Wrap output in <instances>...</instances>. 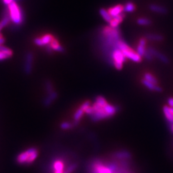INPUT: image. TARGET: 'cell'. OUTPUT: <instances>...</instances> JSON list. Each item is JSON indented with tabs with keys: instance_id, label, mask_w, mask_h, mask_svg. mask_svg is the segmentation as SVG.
<instances>
[{
	"instance_id": "cell-19",
	"label": "cell",
	"mask_w": 173,
	"mask_h": 173,
	"mask_svg": "<svg viewBox=\"0 0 173 173\" xmlns=\"http://www.w3.org/2000/svg\"><path fill=\"white\" fill-rule=\"evenodd\" d=\"M163 114H164L166 119L167 120V121L170 124H173V114L169 110V107L164 106V107H163Z\"/></svg>"
},
{
	"instance_id": "cell-12",
	"label": "cell",
	"mask_w": 173,
	"mask_h": 173,
	"mask_svg": "<svg viewBox=\"0 0 173 173\" xmlns=\"http://www.w3.org/2000/svg\"><path fill=\"white\" fill-rule=\"evenodd\" d=\"M124 17H125V15L124 14H121V15H119L117 17H113L112 21L109 23L110 26L112 28H117L119 24L123 21Z\"/></svg>"
},
{
	"instance_id": "cell-38",
	"label": "cell",
	"mask_w": 173,
	"mask_h": 173,
	"mask_svg": "<svg viewBox=\"0 0 173 173\" xmlns=\"http://www.w3.org/2000/svg\"><path fill=\"white\" fill-rule=\"evenodd\" d=\"M2 36V33H0V37Z\"/></svg>"
},
{
	"instance_id": "cell-7",
	"label": "cell",
	"mask_w": 173,
	"mask_h": 173,
	"mask_svg": "<svg viewBox=\"0 0 173 173\" xmlns=\"http://www.w3.org/2000/svg\"><path fill=\"white\" fill-rule=\"evenodd\" d=\"M33 55L32 52H29L27 53L25 59V72L26 74H30L33 69Z\"/></svg>"
},
{
	"instance_id": "cell-15",
	"label": "cell",
	"mask_w": 173,
	"mask_h": 173,
	"mask_svg": "<svg viewBox=\"0 0 173 173\" xmlns=\"http://www.w3.org/2000/svg\"><path fill=\"white\" fill-rule=\"evenodd\" d=\"M49 45L51 47L53 51H55L60 52V53H63L64 51V48L59 44V41H58L56 39H55V38L52 40V41L51 42V43Z\"/></svg>"
},
{
	"instance_id": "cell-20",
	"label": "cell",
	"mask_w": 173,
	"mask_h": 173,
	"mask_svg": "<svg viewBox=\"0 0 173 173\" xmlns=\"http://www.w3.org/2000/svg\"><path fill=\"white\" fill-rule=\"evenodd\" d=\"M99 14H100V15L101 16H102L103 17V19H104V20L108 23H110V21H112V17L110 16V14H109L108 11H107V10L105 9V8H101L99 10Z\"/></svg>"
},
{
	"instance_id": "cell-32",
	"label": "cell",
	"mask_w": 173,
	"mask_h": 173,
	"mask_svg": "<svg viewBox=\"0 0 173 173\" xmlns=\"http://www.w3.org/2000/svg\"><path fill=\"white\" fill-rule=\"evenodd\" d=\"M144 57L146 59H147V60H149V61L152 60L153 59V56L150 53V52L149 51L147 50H146V52L145 55H144Z\"/></svg>"
},
{
	"instance_id": "cell-30",
	"label": "cell",
	"mask_w": 173,
	"mask_h": 173,
	"mask_svg": "<svg viewBox=\"0 0 173 173\" xmlns=\"http://www.w3.org/2000/svg\"><path fill=\"white\" fill-rule=\"evenodd\" d=\"M90 106H91L90 102H89V101H86V102H83L82 104H81V105L80 106V108L82 110H83L85 112V110L88 108H89Z\"/></svg>"
},
{
	"instance_id": "cell-31",
	"label": "cell",
	"mask_w": 173,
	"mask_h": 173,
	"mask_svg": "<svg viewBox=\"0 0 173 173\" xmlns=\"http://www.w3.org/2000/svg\"><path fill=\"white\" fill-rule=\"evenodd\" d=\"M9 58H11L8 55L5 53L2 52V51H0V61H3L5 60H7Z\"/></svg>"
},
{
	"instance_id": "cell-26",
	"label": "cell",
	"mask_w": 173,
	"mask_h": 173,
	"mask_svg": "<svg viewBox=\"0 0 173 173\" xmlns=\"http://www.w3.org/2000/svg\"><path fill=\"white\" fill-rule=\"evenodd\" d=\"M0 51H2L11 57L13 56V51H12V50H11L10 48L5 46L3 45L0 46Z\"/></svg>"
},
{
	"instance_id": "cell-4",
	"label": "cell",
	"mask_w": 173,
	"mask_h": 173,
	"mask_svg": "<svg viewBox=\"0 0 173 173\" xmlns=\"http://www.w3.org/2000/svg\"><path fill=\"white\" fill-rule=\"evenodd\" d=\"M118 49L123 52V53L126 59L134 62H141L142 57L137 53V51H135L131 47H129L125 42L121 40L119 41L118 44Z\"/></svg>"
},
{
	"instance_id": "cell-17",
	"label": "cell",
	"mask_w": 173,
	"mask_h": 173,
	"mask_svg": "<svg viewBox=\"0 0 173 173\" xmlns=\"http://www.w3.org/2000/svg\"><path fill=\"white\" fill-rule=\"evenodd\" d=\"M54 173H64V163L61 160H56L53 164Z\"/></svg>"
},
{
	"instance_id": "cell-23",
	"label": "cell",
	"mask_w": 173,
	"mask_h": 173,
	"mask_svg": "<svg viewBox=\"0 0 173 173\" xmlns=\"http://www.w3.org/2000/svg\"><path fill=\"white\" fill-rule=\"evenodd\" d=\"M135 10V5L132 2H128L124 6V12H132Z\"/></svg>"
},
{
	"instance_id": "cell-10",
	"label": "cell",
	"mask_w": 173,
	"mask_h": 173,
	"mask_svg": "<svg viewBox=\"0 0 173 173\" xmlns=\"http://www.w3.org/2000/svg\"><path fill=\"white\" fill-rule=\"evenodd\" d=\"M146 39L145 38H142L138 42L136 51L137 53L141 57L144 56L147 50L146 49Z\"/></svg>"
},
{
	"instance_id": "cell-21",
	"label": "cell",
	"mask_w": 173,
	"mask_h": 173,
	"mask_svg": "<svg viewBox=\"0 0 173 173\" xmlns=\"http://www.w3.org/2000/svg\"><path fill=\"white\" fill-rule=\"evenodd\" d=\"M146 38L148 40L153 41H162L163 39V37L161 35L155 33H149L146 35Z\"/></svg>"
},
{
	"instance_id": "cell-22",
	"label": "cell",
	"mask_w": 173,
	"mask_h": 173,
	"mask_svg": "<svg viewBox=\"0 0 173 173\" xmlns=\"http://www.w3.org/2000/svg\"><path fill=\"white\" fill-rule=\"evenodd\" d=\"M10 21H11V19L9 17V14L7 9V12L6 14V15L4 16L2 20L0 21V32H1V30L3 28L7 26L8 25Z\"/></svg>"
},
{
	"instance_id": "cell-34",
	"label": "cell",
	"mask_w": 173,
	"mask_h": 173,
	"mask_svg": "<svg viewBox=\"0 0 173 173\" xmlns=\"http://www.w3.org/2000/svg\"><path fill=\"white\" fill-rule=\"evenodd\" d=\"M167 103L169 107H173V98H169L167 99Z\"/></svg>"
},
{
	"instance_id": "cell-28",
	"label": "cell",
	"mask_w": 173,
	"mask_h": 173,
	"mask_svg": "<svg viewBox=\"0 0 173 173\" xmlns=\"http://www.w3.org/2000/svg\"><path fill=\"white\" fill-rule=\"evenodd\" d=\"M45 86H46V89L47 94H50L54 91L53 86L52 83L50 82V81H46V83H45Z\"/></svg>"
},
{
	"instance_id": "cell-8",
	"label": "cell",
	"mask_w": 173,
	"mask_h": 173,
	"mask_svg": "<svg viewBox=\"0 0 173 173\" xmlns=\"http://www.w3.org/2000/svg\"><path fill=\"white\" fill-rule=\"evenodd\" d=\"M147 50L150 52V53L153 56V57H156L158 60H160L161 62H163V63L168 64L169 62V59H168L165 55H163L162 53L158 51L155 49V48H153L152 47H149Z\"/></svg>"
},
{
	"instance_id": "cell-14",
	"label": "cell",
	"mask_w": 173,
	"mask_h": 173,
	"mask_svg": "<svg viewBox=\"0 0 173 173\" xmlns=\"http://www.w3.org/2000/svg\"><path fill=\"white\" fill-rule=\"evenodd\" d=\"M150 9L153 12L161 14H165L167 12V10L165 7L160 5H158L155 4H151L150 6Z\"/></svg>"
},
{
	"instance_id": "cell-5",
	"label": "cell",
	"mask_w": 173,
	"mask_h": 173,
	"mask_svg": "<svg viewBox=\"0 0 173 173\" xmlns=\"http://www.w3.org/2000/svg\"><path fill=\"white\" fill-rule=\"evenodd\" d=\"M126 58L124 56L123 52L118 48L115 49L112 53L110 56V60L111 64L114 65V67L118 70L121 69L123 68V64L126 61Z\"/></svg>"
},
{
	"instance_id": "cell-11",
	"label": "cell",
	"mask_w": 173,
	"mask_h": 173,
	"mask_svg": "<svg viewBox=\"0 0 173 173\" xmlns=\"http://www.w3.org/2000/svg\"><path fill=\"white\" fill-rule=\"evenodd\" d=\"M142 84L146 86V88H147L148 89H150L151 90H154V91H156V92L158 93H160L162 91V89L160 87V86H158L156 84H154L150 81H149L145 79H143L142 80Z\"/></svg>"
},
{
	"instance_id": "cell-1",
	"label": "cell",
	"mask_w": 173,
	"mask_h": 173,
	"mask_svg": "<svg viewBox=\"0 0 173 173\" xmlns=\"http://www.w3.org/2000/svg\"><path fill=\"white\" fill-rule=\"evenodd\" d=\"M117 112L116 107L108 103L103 96H98L94 103L86 109L85 113L89 115L93 121L98 122L114 116Z\"/></svg>"
},
{
	"instance_id": "cell-29",
	"label": "cell",
	"mask_w": 173,
	"mask_h": 173,
	"mask_svg": "<svg viewBox=\"0 0 173 173\" xmlns=\"http://www.w3.org/2000/svg\"><path fill=\"white\" fill-rule=\"evenodd\" d=\"M77 166H78L77 163H72L71 165H70L67 168V169L64 172V173H72L76 169Z\"/></svg>"
},
{
	"instance_id": "cell-6",
	"label": "cell",
	"mask_w": 173,
	"mask_h": 173,
	"mask_svg": "<svg viewBox=\"0 0 173 173\" xmlns=\"http://www.w3.org/2000/svg\"><path fill=\"white\" fill-rule=\"evenodd\" d=\"M53 38L54 37L51 34H46L41 37L35 38L33 42L38 46H44L50 44Z\"/></svg>"
},
{
	"instance_id": "cell-13",
	"label": "cell",
	"mask_w": 173,
	"mask_h": 173,
	"mask_svg": "<svg viewBox=\"0 0 173 173\" xmlns=\"http://www.w3.org/2000/svg\"><path fill=\"white\" fill-rule=\"evenodd\" d=\"M58 98V94L54 90L53 92H52L50 94H48L47 97L45 98L44 101V105L46 107H48L50 106L54 101Z\"/></svg>"
},
{
	"instance_id": "cell-27",
	"label": "cell",
	"mask_w": 173,
	"mask_h": 173,
	"mask_svg": "<svg viewBox=\"0 0 173 173\" xmlns=\"http://www.w3.org/2000/svg\"><path fill=\"white\" fill-rule=\"evenodd\" d=\"M74 126L73 124H71L68 122H63L60 125V128L63 129V130H67V129H71Z\"/></svg>"
},
{
	"instance_id": "cell-36",
	"label": "cell",
	"mask_w": 173,
	"mask_h": 173,
	"mask_svg": "<svg viewBox=\"0 0 173 173\" xmlns=\"http://www.w3.org/2000/svg\"><path fill=\"white\" fill-rule=\"evenodd\" d=\"M170 129L171 132L173 133V124H170Z\"/></svg>"
},
{
	"instance_id": "cell-2",
	"label": "cell",
	"mask_w": 173,
	"mask_h": 173,
	"mask_svg": "<svg viewBox=\"0 0 173 173\" xmlns=\"http://www.w3.org/2000/svg\"><path fill=\"white\" fill-rule=\"evenodd\" d=\"M38 156V150L36 147H32L19 153L16 160L19 165H30L37 159Z\"/></svg>"
},
{
	"instance_id": "cell-35",
	"label": "cell",
	"mask_w": 173,
	"mask_h": 173,
	"mask_svg": "<svg viewBox=\"0 0 173 173\" xmlns=\"http://www.w3.org/2000/svg\"><path fill=\"white\" fill-rule=\"evenodd\" d=\"M5 38L3 37V35L0 37V46L3 45L5 43Z\"/></svg>"
},
{
	"instance_id": "cell-3",
	"label": "cell",
	"mask_w": 173,
	"mask_h": 173,
	"mask_svg": "<svg viewBox=\"0 0 173 173\" xmlns=\"http://www.w3.org/2000/svg\"><path fill=\"white\" fill-rule=\"evenodd\" d=\"M11 21L16 25H21L24 21V14L22 8L19 5L14 2L7 6Z\"/></svg>"
},
{
	"instance_id": "cell-9",
	"label": "cell",
	"mask_w": 173,
	"mask_h": 173,
	"mask_svg": "<svg viewBox=\"0 0 173 173\" xmlns=\"http://www.w3.org/2000/svg\"><path fill=\"white\" fill-rule=\"evenodd\" d=\"M123 9L124 7L121 5H117L114 6L113 7L110 8L108 11L110 14V16H111L113 18L122 14L123 12H124Z\"/></svg>"
},
{
	"instance_id": "cell-25",
	"label": "cell",
	"mask_w": 173,
	"mask_h": 173,
	"mask_svg": "<svg viewBox=\"0 0 173 173\" xmlns=\"http://www.w3.org/2000/svg\"><path fill=\"white\" fill-rule=\"evenodd\" d=\"M137 23L138 25H141V26H148L150 25L151 23V21L150 19H149L147 18H138L137 21Z\"/></svg>"
},
{
	"instance_id": "cell-18",
	"label": "cell",
	"mask_w": 173,
	"mask_h": 173,
	"mask_svg": "<svg viewBox=\"0 0 173 173\" xmlns=\"http://www.w3.org/2000/svg\"><path fill=\"white\" fill-rule=\"evenodd\" d=\"M85 113V111L81 109L80 107L76 110V112L74 114V123L73 124V126H76V125H78L79 123L80 120L81 119V118L82 117V116Z\"/></svg>"
},
{
	"instance_id": "cell-37",
	"label": "cell",
	"mask_w": 173,
	"mask_h": 173,
	"mask_svg": "<svg viewBox=\"0 0 173 173\" xmlns=\"http://www.w3.org/2000/svg\"><path fill=\"white\" fill-rule=\"evenodd\" d=\"M169 110L171 111V112L173 114V107H169Z\"/></svg>"
},
{
	"instance_id": "cell-33",
	"label": "cell",
	"mask_w": 173,
	"mask_h": 173,
	"mask_svg": "<svg viewBox=\"0 0 173 173\" xmlns=\"http://www.w3.org/2000/svg\"><path fill=\"white\" fill-rule=\"evenodd\" d=\"M16 0H3V3L5 4V5H9L10 4L12 3V2H16Z\"/></svg>"
},
{
	"instance_id": "cell-24",
	"label": "cell",
	"mask_w": 173,
	"mask_h": 173,
	"mask_svg": "<svg viewBox=\"0 0 173 173\" xmlns=\"http://www.w3.org/2000/svg\"><path fill=\"white\" fill-rule=\"evenodd\" d=\"M144 79H145V80H147L149 81H150V82H151V83H153L154 84L157 85V83H158L157 79L153 74H151V73H147L144 74Z\"/></svg>"
},
{
	"instance_id": "cell-16",
	"label": "cell",
	"mask_w": 173,
	"mask_h": 173,
	"mask_svg": "<svg viewBox=\"0 0 173 173\" xmlns=\"http://www.w3.org/2000/svg\"><path fill=\"white\" fill-rule=\"evenodd\" d=\"M114 156L118 159H129L132 158V154L128 151H119L114 154Z\"/></svg>"
}]
</instances>
